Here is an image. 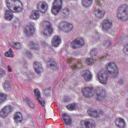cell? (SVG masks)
<instances>
[{
	"label": "cell",
	"mask_w": 128,
	"mask_h": 128,
	"mask_svg": "<svg viewBox=\"0 0 128 128\" xmlns=\"http://www.w3.org/2000/svg\"><path fill=\"white\" fill-rule=\"evenodd\" d=\"M6 5L8 9L14 13H19L22 10L23 5L18 0H6Z\"/></svg>",
	"instance_id": "obj_1"
},
{
	"label": "cell",
	"mask_w": 128,
	"mask_h": 128,
	"mask_svg": "<svg viewBox=\"0 0 128 128\" xmlns=\"http://www.w3.org/2000/svg\"><path fill=\"white\" fill-rule=\"evenodd\" d=\"M118 18L122 21L128 19V6L124 4L120 6L118 8L117 12Z\"/></svg>",
	"instance_id": "obj_2"
},
{
	"label": "cell",
	"mask_w": 128,
	"mask_h": 128,
	"mask_svg": "<svg viewBox=\"0 0 128 128\" xmlns=\"http://www.w3.org/2000/svg\"><path fill=\"white\" fill-rule=\"evenodd\" d=\"M40 30L44 35L46 37L50 36L53 32V29L51 23L47 21L43 22L40 25Z\"/></svg>",
	"instance_id": "obj_3"
},
{
	"label": "cell",
	"mask_w": 128,
	"mask_h": 128,
	"mask_svg": "<svg viewBox=\"0 0 128 128\" xmlns=\"http://www.w3.org/2000/svg\"><path fill=\"white\" fill-rule=\"evenodd\" d=\"M107 72L109 76L112 77H115L118 74V68L115 63L110 62L107 65L106 67Z\"/></svg>",
	"instance_id": "obj_4"
},
{
	"label": "cell",
	"mask_w": 128,
	"mask_h": 128,
	"mask_svg": "<svg viewBox=\"0 0 128 128\" xmlns=\"http://www.w3.org/2000/svg\"><path fill=\"white\" fill-rule=\"evenodd\" d=\"M62 5V0H54L52 6V13L54 15H57L61 9Z\"/></svg>",
	"instance_id": "obj_5"
},
{
	"label": "cell",
	"mask_w": 128,
	"mask_h": 128,
	"mask_svg": "<svg viewBox=\"0 0 128 128\" xmlns=\"http://www.w3.org/2000/svg\"><path fill=\"white\" fill-rule=\"evenodd\" d=\"M13 110L12 107L10 105H7L3 107L0 111V116L5 118L7 117Z\"/></svg>",
	"instance_id": "obj_6"
},
{
	"label": "cell",
	"mask_w": 128,
	"mask_h": 128,
	"mask_svg": "<svg viewBox=\"0 0 128 128\" xmlns=\"http://www.w3.org/2000/svg\"><path fill=\"white\" fill-rule=\"evenodd\" d=\"M98 77L101 83L106 84L108 80V74L104 70H100L98 73Z\"/></svg>",
	"instance_id": "obj_7"
},
{
	"label": "cell",
	"mask_w": 128,
	"mask_h": 128,
	"mask_svg": "<svg viewBox=\"0 0 128 128\" xmlns=\"http://www.w3.org/2000/svg\"><path fill=\"white\" fill-rule=\"evenodd\" d=\"M83 95L86 98H91L94 96L95 91L92 87H86L82 90Z\"/></svg>",
	"instance_id": "obj_8"
},
{
	"label": "cell",
	"mask_w": 128,
	"mask_h": 128,
	"mask_svg": "<svg viewBox=\"0 0 128 128\" xmlns=\"http://www.w3.org/2000/svg\"><path fill=\"white\" fill-rule=\"evenodd\" d=\"M85 44L84 40L82 38L79 37L74 39L71 43V46L73 49L80 48Z\"/></svg>",
	"instance_id": "obj_9"
},
{
	"label": "cell",
	"mask_w": 128,
	"mask_h": 128,
	"mask_svg": "<svg viewBox=\"0 0 128 128\" xmlns=\"http://www.w3.org/2000/svg\"><path fill=\"white\" fill-rule=\"evenodd\" d=\"M60 29L65 32H68L73 29V26L72 24L66 22L61 23L59 25Z\"/></svg>",
	"instance_id": "obj_10"
},
{
	"label": "cell",
	"mask_w": 128,
	"mask_h": 128,
	"mask_svg": "<svg viewBox=\"0 0 128 128\" xmlns=\"http://www.w3.org/2000/svg\"><path fill=\"white\" fill-rule=\"evenodd\" d=\"M96 96L97 100H102L106 97V92L103 88L98 87L95 91Z\"/></svg>",
	"instance_id": "obj_11"
},
{
	"label": "cell",
	"mask_w": 128,
	"mask_h": 128,
	"mask_svg": "<svg viewBox=\"0 0 128 128\" xmlns=\"http://www.w3.org/2000/svg\"><path fill=\"white\" fill-rule=\"evenodd\" d=\"M81 124L84 127L87 128H95L96 127L95 123L92 119H87L84 121H82Z\"/></svg>",
	"instance_id": "obj_12"
},
{
	"label": "cell",
	"mask_w": 128,
	"mask_h": 128,
	"mask_svg": "<svg viewBox=\"0 0 128 128\" xmlns=\"http://www.w3.org/2000/svg\"><path fill=\"white\" fill-rule=\"evenodd\" d=\"M35 32L34 27L32 25H30L27 26L25 28L24 32L25 34L28 37L32 36L34 34Z\"/></svg>",
	"instance_id": "obj_13"
},
{
	"label": "cell",
	"mask_w": 128,
	"mask_h": 128,
	"mask_svg": "<svg viewBox=\"0 0 128 128\" xmlns=\"http://www.w3.org/2000/svg\"><path fill=\"white\" fill-rule=\"evenodd\" d=\"M37 8L40 13H45L48 9V5L45 2H40L38 4Z\"/></svg>",
	"instance_id": "obj_14"
},
{
	"label": "cell",
	"mask_w": 128,
	"mask_h": 128,
	"mask_svg": "<svg viewBox=\"0 0 128 128\" xmlns=\"http://www.w3.org/2000/svg\"><path fill=\"white\" fill-rule=\"evenodd\" d=\"M33 66L34 70L38 74H41L43 72V68L40 62L37 61L34 62Z\"/></svg>",
	"instance_id": "obj_15"
},
{
	"label": "cell",
	"mask_w": 128,
	"mask_h": 128,
	"mask_svg": "<svg viewBox=\"0 0 128 128\" xmlns=\"http://www.w3.org/2000/svg\"><path fill=\"white\" fill-rule=\"evenodd\" d=\"M81 75L84 78V79L86 82H89L92 78V74L91 72L88 70L83 71L81 73Z\"/></svg>",
	"instance_id": "obj_16"
},
{
	"label": "cell",
	"mask_w": 128,
	"mask_h": 128,
	"mask_svg": "<svg viewBox=\"0 0 128 128\" xmlns=\"http://www.w3.org/2000/svg\"><path fill=\"white\" fill-rule=\"evenodd\" d=\"M61 43V39L59 36L55 35L52 38V44L55 47H58Z\"/></svg>",
	"instance_id": "obj_17"
},
{
	"label": "cell",
	"mask_w": 128,
	"mask_h": 128,
	"mask_svg": "<svg viewBox=\"0 0 128 128\" xmlns=\"http://www.w3.org/2000/svg\"><path fill=\"white\" fill-rule=\"evenodd\" d=\"M87 112L90 116L93 118H98L100 116V113L98 112V110L93 108H90L89 109Z\"/></svg>",
	"instance_id": "obj_18"
},
{
	"label": "cell",
	"mask_w": 128,
	"mask_h": 128,
	"mask_svg": "<svg viewBox=\"0 0 128 128\" xmlns=\"http://www.w3.org/2000/svg\"><path fill=\"white\" fill-rule=\"evenodd\" d=\"M112 22L110 20L108 19L104 20L102 23L103 29L105 31H108L110 29L112 26Z\"/></svg>",
	"instance_id": "obj_19"
},
{
	"label": "cell",
	"mask_w": 128,
	"mask_h": 128,
	"mask_svg": "<svg viewBox=\"0 0 128 128\" xmlns=\"http://www.w3.org/2000/svg\"><path fill=\"white\" fill-rule=\"evenodd\" d=\"M115 124L118 127L122 128L125 126L124 120L122 118H116L115 121Z\"/></svg>",
	"instance_id": "obj_20"
},
{
	"label": "cell",
	"mask_w": 128,
	"mask_h": 128,
	"mask_svg": "<svg viewBox=\"0 0 128 128\" xmlns=\"http://www.w3.org/2000/svg\"><path fill=\"white\" fill-rule=\"evenodd\" d=\"M34 93L35 96L37 98L40 103L42 104V106H44L45 102L41 98V96H40V90L38 89H36L34 90Z\"/></svg>",
	"instance_id": "obj_21"
},
{
	"label": "cell",
	"mask_w": 128,
	"mask_h": 128,
	"mask_svg": "<svg viewBox=\"0 0 128 128\" xmlns=\"http://www.w3.org/2000/svg\"><path fill=\"white\" fill-rule=\"evenodd\" d=\"M47 65L49 68L52 70H55L58 67L57 64L53 59H50L47 61Z\"/></svg>",
	"instance_id": "obj_22"
},
{
	"label": "cell",
	"mask_w": 128,
	"mask_h": 128,
	"mask_svg": "<svg viewBox=\"0 0 128 128\" xmlns=\"http://www.w3.org/2000/svg\"><path fill=\"white\" fill-rule=\"evenodd\" d=\"M23 117L22 113L20 112H17L14 115V119L16 122H21L22 121Z\"/></svg>",
	"instance_id": "obj_23"
},
{
	"label": "cell",
	"mask_w": 128,
	"mask_h": 128,
	"mask_svg": "<svg viewBox=\"0 0 128 128\" xmlns=\"http://www.w3.org/2000/svg\"><path fill=\"white\" fill-rule=\"evenodd\" d=\"M94 14L97 18L101 19L104 16L105 12L104 11L100 9H96L95 10Z\"/></svg>",
	"instance_id": "obj_24"
},
{
	"label": "cell",
	"mask_w": 128,
	"mask_h": 128,
	"mask_svg": "<svg viewBox=\"0 0 128 128\" xmlns=\"http://www.w3.org/2000/svg\"><path fill=\"white\" fill-rule=\"evenodd\" d=\"M40 14L39 12L36 10H33L31 14L30 18L32 19L36 20L40 17Z\"/></svg>",
	"instance_id": "obj_25"
},
{
	"label": "cell",
	"mask_w": 128,
	"mask_h": 128,
	"mask_svg": "<svg viewBox=\"0 0 128 128\" xmlns=\"http://www.w3.org/2000/svg\"><path fill=\"white\" fill-rule=\"evenodd\" d=\"M93 0H82V5L84 7H90L92 4Z\"/></svg>",
	"instance_id": "obj_26"
},
{
	"label": "cell",
	"mask_w": 128,
	"mask_h": 128,
	"mask_svg": "<svg viewBox=\"0 0 128 128\" xmlns=\"http://www.w3.org/2000/svg\"><path fill=\"white\" fill-rule=\"evenodd\" d=\"M63 118L66 124L69 125L71 124L72 120L70 117L66 114H64L63 115Z\"/></svg>",
	"instance_id": "obj_27"
},
{
	"label": "cell",
	"mask_w": 128,
	"mask_h": 128,
	"mask_svg": "<svg viewBox=\"0 0 128 128\" xmlns=\"http://www.w3.org/2000/svg\"><path fill=\"white\" fill-rule=\"evenodd\" d=\"M13 15L12 14L9 10H6L5 12L4 17L5 19L8 21L12 20L13 18Z\"/></svg>",
	"instance_id": "obj_28"
},
{
	"label": "cell",
	"mask_w": 128,
	"mask_h": 128,
	"mask_svg": "<svg viewBox=\"0 0 128 128\" xmlns=\"http://www.w3.org/2000/svg\"><path fill=\"white\" fill-rule=\"evenodd\" d=\"M3 87L5 91L7 92L10 91L11 90V87L9 82L5 81L3 83Z\"/></svg>",
	"instance_id": "obj_29"
},
{
	"label": "cell",
	"mask_w": 128,
	"mask_h": 128,
	"mask_svg": "<svg viewBox=\"0 0 128 128\" xmlns=\"http://www.w3.org/2000/svg\"><path fill=\"white\" fill-rule=\"evenodd\" d=\"M4 55L6 57H10V58H13L14 56V53L13 52L12 49H10L8 51L4 53Z\"/></svg>",
	"instance_id": "obj_30"
},
{
	"label": "cell",
	"mask_w": 128,
	"mask_h": 128,
	"mask_svg": "<svg viewBox=\"0 0 128 128\" xmlns=\"http://www.w3.org/2000/svg\"><path fill=\"white\" fill-rule=\"evenodd\" d=\"M76 106V104L74 103H71L66 106V107L68 109L70 110H74Z\"/></svg>",
	"instance_id": "obj_31"
},
{
	"label": "cell",
	"mask_w": 128,
	"mask_h": 128,
	"mask_svg": "<svg viewBox=\"0 0 128 128\" xmlns=\"http://www.w3.org/2000/svg\"><path fill=\"white\" fill-rule=\"evenodd\" d=\"M12 46L14 48L17 50L20 49L22 47V44L18 42L13 43L12 44Z\"/></svg>",
	"instance_id": "obj_32"
},
{
	"label": "cell",
	"mask_w": 128,
	"mask_h": 128,
	"mask_svg": "<svg viewBox=\"0 0 128 128\" xmlns=\"http://www.w3.org/2000/svg\"><path fill=\"white\" fill-rule=\"evenodd\" d=\"M6 99L7 97L6 95L3 93H0V104L4 102Z\"/></svg>",
	"instance_id": "obj_33"
},
{
	"label": "cell",
	"mask_w": 128,
	"mask_h": 128,
	"mask_svg": "<svg viewBox=\"0 0 128 128\" xmlns=\"http://www.w3.org/2000/svg\"><path fill=\"white\" fill-rule=\"evenodd\" d=\"M30 47L32 49H37L38 47L37 44L34 42H30Z\"/></svg>",
	"instance_id": "obj_34"
},
{
	"label": "cell",
	"mask_w": 128,
	"mask_h": 128,
	"mask_svg": "<svg viewBox=\"0 0 128 128\" xmlns=\"http://www.w3.org/2000/svg\"><path fill=\"white\" fill-rule=\"evenodd\" d=\"M6 75V73L4 70L2 68H0V78L4 77Z\"/></svg>",
	"instance_id": "obj_35"
},
{
	"label": "cell",
	"mask_w": 128,
	"mask_h": 128,
	"mask_svg": "<svg viewBox=\"0 0 128 128\" xmlns=\"http://www.w3.org/2000/svg\"><path fill=\"white\" fill-rule=\"evenodd\" d=\"M123 52L126 55H128V44L126 45L123 49Z\"/></svg>",
	"instance_id": "obj_36"
},
{
	"label": "cell",
	"mask_w": 128,
	"mask_h": 128,
	"mask_svg": "<svg viewBox=\"0 0 128 128\" xmlns=\"http://www.w3.org/2000/svg\"><path fill=\"white\" fill-rule=\"evenodd\" d=\"M86 61V64L88 65L92 64L93 63V60L92 59H87Z\"/></svg>",
	"instance_id": "obj_37"
},
{
	"label": "cell",
	"mask_w": 128,
	"mask_h": 128,
	"mask_svg": "<svg viewBox=\"0 0 128 128\" xmlns=\"http://www.w3.org/2000/svg\"><path fill=\"white\" fill-rule=\"evenodd\" d=\"M25 54L27 56H28L29 58H31L32 57V54L30 52H29V51H26V52Z\"/></svg>",
	"instance_id": "obj_38"
},
{
	"label": "cell",
	"mask_w": 128,
	"mask_h": 128,
	"mask_svg": "<svg viewBox=\"0 0 128 128\" xmlns=\"http://www.w3.org/2000/svg\"><path fill=\"white\" fill-rule=\"evenodd\" d=\"M8 70L9 71H10V72H11V71H12V68H11V67H10V66H8Z\"/></svg>",
	"instance_id": "obj_39"
},
{
	"label": "cell",
	"mask_w": 128,
	"mask_h": 128,
	"mask_svg": "<svg viewBox=\"0 0 128 128\" xmlns=\"http://www.w3.org/2000/svg\"><path fill=\"white\" fill-rule=\"evenodd\" d=\"M126 104H127V106H128V100L127 101V102H126Z\"/></svg>",
	"instance_id": "obj_40"
},
{
	"label": "cell",
	"mask_w": 128,
	"mask_h": 128,
	"mask_svg": "<svg viewBox=\"0 0 128 128\" xmlns=\"http://www.w3.org/2000/svg\"><path fill=\"white\" fill-rule=\"evenodd\" d=\"M0 126H1V125H0Z\"/></svg>",
	"instance_id": "obj_41"
},
{
	"label": "cell",
	"mask_w": 128,
	"mask_h": 128,
	"mask_svg": "<svg viewBox=\"0 0 128 128\" xmlns=\"http://www.w3.org/2000/svg\"><path fill=\"white\" fill-rule=\"evenodd\" d=\"M125 1H128V0H125Z\"/></svg>",
	"instance_id": "obj_42"
},
{
	"label": "cell",
	"mask_w": 128,
	"mask_h": 128,
	"mask_svg": "<svg viewBox=\"0 0 128 128\" xmlns=\"http://www.w3.org/2000/svg\"></svg>",
	"instance_id": "obj_43"
}]
</instances>
